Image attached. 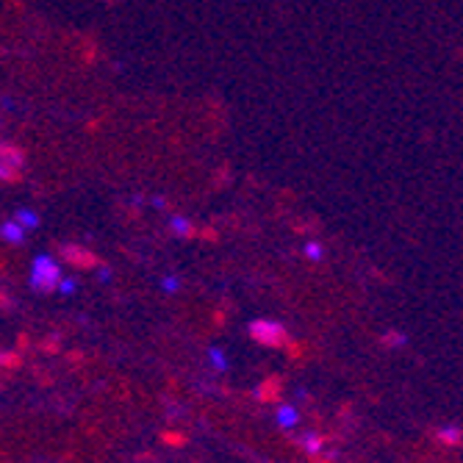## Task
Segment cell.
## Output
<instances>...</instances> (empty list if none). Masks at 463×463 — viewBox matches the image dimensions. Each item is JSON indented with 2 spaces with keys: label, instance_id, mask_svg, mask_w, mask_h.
<instances>
[{
  "label": "cell",
  "instance_id": "6da1fadb",
  "mask_svg": "<svg viewBox=\"0 0 463 463\" xmlns=\"http://www.w3.org/2000/svg\"><path fill=\"white\" fill-rule=\"evenodd\" d=\"M64 278H62V267L53 261V258H48V256H39L37 261H34V267H31V286L37 289V292H56L59 289V283H62Z\"/></svg>",
  "mask_w": 463,
  "mask_h": 463
},
{
  "label": "cell",
  "instance_id": "7a4b0ae2",
  "mask_svg": "<svg viewBox=\"0 0 463 463\" xmlns=\"http://www.w3.org/2000/svg\"><path fill=\"white\" fill-rule=\"evenodd\" d=\"M250 339L258 341L261 347H286L292 339H289V330L281 325V322H270V319H256L250 325Z\"/></svg>",
  "mask_w": 463,
  "mask_h": 463
},
{
  "label": "cell",
  "instance_id": "3957f363",
  "mask_svg": "<svg viewBox=\"0 0 463 463\" xmlns=\"http://www.w3.org/2000/svg\"><path fill=\"white\" fill-rule=\"evenodd\" d=\"M59 253H62V258H64L67 264H73V267H78V270H95V267L103 264L97 253H92V250L81 247V245H64Z\"/></svg>",
  "mask_w": 463,
  "mask_h": 463
},
{
  "label": "cell",
  "instance_id": "277c9868",
  "mask_svg": "<svg viewBox=\"0 0 463 463\" xmlns=\"http://www.w3.org/2000/svg\"><path fill=\"white\" fill-rule=\"evenodd\" d=\"M283 397V380L278 375H270L267 380H261V386L256 388V399L258 402H278Z\"/></svg>",
  "mask_w": 463,
  "mask_h": 463
},
{
  "label": "cell",
  "instance_id": "5b68a950",
  "mask_svg": "<svg viewBox=\"0 0 463 463\" xmlns=\"http://www.w3.org/2000/svg\"><path fill=\"white\" fill-rule=\"evenodd\" d=\"M0 164H12V167L23 169L26 153H23L17 144H12V142H0Z\"/></svg>",
  "mask_w": 463,
  "mask_h": 463
},
{
  "label": "cell",
  "instance_id": "8992f818",
  "mask_svg": "<svg viewBox=\"0 0 463 463\" xmlns=\"http://www.w3.org/2000/svg\"><path fill=\"white\" fill-rule=\"evenodd\" d=\"M0 236H3L6 242H12V245H17V242L26 239V227L17 219H6L3 225H0Z\"/></svg>",
  "mask_w": 463,
  "mask_h": 463
},
{
  "label": "cell",
  "instance_id": "52a82bcc",
  "mask_svg": "<svg viewBox=\"0 0 463 463\" xmlns=\"http://www.w3.org/2000/svg\"><path fill=\"white\" fill-rule=\"evenodd\" d=\"M325 435H316V433H308V435H303L300 438V446L314 457V455H322V449H325Z\"/></svg>",
  "mask_w": 463,
  "mask_h": 463
},
{
  "label": "cell",
  "instance_id": "ba28073f",
  "mask_svg": "<svg viewBox=\"0 0 463 463\" xmlns=\"http://www.w3.org/2000/svg\"><path fill=\"white\" fill-rule=\"evenodd\" d=\"M435 438H438L441 444H446V446H457V444L463 441V430H460V427H441V430L435 433Z\"/></svg>",
  "mask_w": 463,
  "mask_h": 463
},
{
  "label": "cell",
  "instance_id": "9c48e42d",
  "mask_svg": "<svg viewBox=\"0 0 463 463\" xmlns=\"http://www.w3.org/2000/svg\"><path fill=\"white\" fill-rule=\"evenodd\" d=\"M172 230H175V234H180L183 239H197V230L200 227H194L189 219H183V216H175L172 219Z\"/></svg>",
  "mask_w": 463,
  "mask_h": 463
},
{
  "label": "cell",
  "instance_id": "30bf717a",
  "mask_svg": "<svg viewBox=\"0 0 463 463\" xmlns=\"http://www.w3.org/2000/svg\"><path fill=\"white\" fill-rule=\"evenodd\" d=\"M23 363L20 352H9V350H0V369H17Z\"/></svg>",
  "mask_w": 463,
  "mask_h": 463
},
{
  "label": "cell",
  "instance_id": "8fae6325",
  "mask_svg": "<svg viewBox=\"0 0 463 463\" xmlns=\"http://www.w3.org/2000/svg\"><path fill=\"white\" fill-rule=\"evenodd\" d=\"M278 424H281V427H292V424H297V410H294L292 405H283V408L278 410Z\"/></svg>",
  "mask_w": 463,
  "mask_h": 463
},
{
  "label": "cell",
  "instance_id": "7c38bea8",
  "mask_svg": "<svg viewBox=\"0 0 463 463\" xmlns=\"http://www.w3.org/2000/svg\"><path fill=\"white\" fill-rule=\"evenodd\" d=\"M20 169L17 167H12V164H0V180L3 183H20Z\"/></svg>",
  "mask_w": 463,
  "mask_h": 463
},
{
  "label": "cell",
  "instance_id": "4fadbf2b",
  "mask_svg": "<svg viewBox=\"0 0 463 463\" xmlns=\"http://www.w3.org/2000/svg\"><path fill=\"white\" fill-rule=\"evenodd\" d=\"M161 441H164L167 446H183V444H186V435H183V433H175V430H164V433H161Z\"/></svg>",
  "mask_w": 463,
  "mask_h": 463
},
{
  "label": "cell",
  "instance_id": "5bb4252c",
  "mask_svg": "<svg viewBox=\"0 0 463 463\" xmlns=\"http://www.w3.org/2000/svg\"><path fill=\"white\" fill-rule=\"evenodd\" d=\"M380 344H383V347H402V344H405V336L397 333V330H388V333H383Z\"/></svg>",
  "mask_w": 463,
  "mask_h": 463
},
{
  "label": "cell",
  "instance_id": "9a60e30c",
  "mask_svg": "<svg viewBox=\"0 0 463 463\" xmlns=\"http://www.w3.org/2000/svg\"><path fill=\"white\" fill-rule=\"evenodd\" d=\"M17 222H20L23 227H37V225H39V219H37L34 211H20V214H17Z\"/></svg>",
  "mask_w": 463,
  "mask_h": 463
},
{
  "label": "cell",
  "instance_id": "2e32d148",
  "mask_svg": "<svg viewBox=\"0 0 463 463\" xmlns=\"http://www.w3.org/2000/svg\"><path fill=\"white\" fill-rule=\"evenodd\" d=\"M283 350H286V355H289V358H294V361H300V358H303V350H305V347H303L300 341H294V339H292V341H289V344H286Z\"/></svg>",
  "mask_w": 463,
  "mask_h": 463
},
{
  "label": "cell",
  "instance_id": "e0dca14e",
  "mask_svg": "<svg viewBox=\"0 0 463 463\" xmlns=\"http://www.w3.org/2000/svg\"><path fill=\"white\" fill-rule=\"evenodd\" d=\"M45 352H50V355H56V352H62V344H59V339H45L42 344H39Z\"/></svg>",
  "mask_w": 463,
  "mask_h": 463
},
{
  "label": "cell",
  "instance_id": "ac0fdd59",
  "mask_svg": "<svg viewBox=\"0 0 463 463\" xmlns=\"http://www.w3.org/2000/svg\"><path fill=\"white\" fill-rule=\"evenodd\" d=\"M305 256L316 261V258H322V247H319V245H308V247H305Z\"/></svg>",
  "mask_w": 463,
  "mask_h": 463
},
{
  "label": "cell",
  "instance_id": "d6986e66",
  "mask_svg": "<svg viewBox=\"0 0 463 463\" xmlns=\"http://www.w3.org/2000/svg\"><path fill=\"white\" fill-rule=\"evenodd\" d=\"M0 308H6V311H9V308H15V300H12L3 289H0Z\"/></svg>",
  "mask_w": 463,
  "mask_h": 463
},
{
  "label": "cell",
  "instance_id": "ffe728a7",
  "mask_svg": "<svg viewBox=\"0 0 463 463\" xmlns=\"http://www.w3.org/2000/svg\"><path fill=\"white\" fill-rule=\"evenodd\" d=\"M59 289H62L64 294H73V292H75V281H70V278H67V281H62V283H59Z\"/></svg>",
  "mask_w": 463,
  "mask_h": 463
},
{
  "label": "cell",
  "instance_id": "44dd1931",
  "mask_svg": "<svg viewBox=\"0 0 463 463\" xmlns=\"http://www.w3.org/2000/svg\"><path fill=\"white\" fill-rule=\"evenodd\" d=\"M17 344H20V350H23V347H28L31 341H28V336H20V339H17Z\"/></svg>",
  "mask_w": 463,
  "mask_h": 463
},
{
  "label": "cell",
  "instance_id": "7402d4cb",
  "mask_svg": "<svg viewBox=\"0 0 463 463\" xmlns=\"http://www.w3.org/2000/svg\"><path fill=\"white\" fill-rule=\"evenodd\" d=\"M0 388H3V386H0Z\"/></svg>",
  "mask_w": 463,
  "mask_h": 463
}]
</instances>
